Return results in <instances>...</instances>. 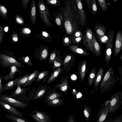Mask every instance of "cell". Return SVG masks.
Listing matches in <instances>:
<instances>
[{
    "mask_svg": "<svg viewBox=\"0 0 122 122\" xmlns=\"http://www.w3.org/2000/svg\"><path fill=\"white\" fill-rule=\"evenodd\" d=\"M56 22L57 24L60 25H61V22L60 19L58 18H56Z\"/></svg>",
    "mask_w": 122,
    "mask_h": 122,
    "instance_id": "cell-49",
    "label": "cell"
},
{
    "mask_svg": "<svg viewBox=\"0 0 122 122\" xmlns=\"http://www.w3.org/2000/svg\"><path fill=\"white\" fill-rule=\"evenodd\" d=\"M38 7L39 14L44 22L48 26H51L52 25L48 16L50 14L47 7L45 6L43 1L38 0Z\"/></svg>",
    "mask_w": 122,
    "mask_h": 122,
    "instance_id": "cell-7",
    "label": "cell"
},
{
    "mask_svg": "<svg viewBox=\"0 0 122 122\" xmlns=\"http://www.w3.org/2000/svg\"><path fill=\"white\" fill-rule=\"evenodd\" d=\"M114 33V30L110 29L107 34L108 39L106 43L105 57V61L107 65L108 64L111 58Z\"/></svg>",
    "mask_w": 122,
    "mask_h": 122,
    "instance_id": "cell-3",
    "label": "cell"
},
{
    "mask_svg": "<svg viewBox=\"0 0 122 122\" xmlns=\"http://www.w3.org/2000/svg\"><path fill=\"white\" fill-rule=\"evenodd\" d=\"M40 72L36 70H35L32 73H31L25 83L21 85L20 86L25 87L31 85L33 81L37 78Z\"/></svg>",
    "mask_w": 122,
    "mask_h": 122,
    "instance_id": "cell-25",
    "label": "cell"
},
{
    "mask_svg": "<svg viewBox=\"0 0 122 122\" xmlns=\"http://www.w3.org/2000/svg\"><path fill=\"white\" fill-rule=\"evenodd\" d=\"M49 87V86L46 87L45 86H44L39 88L35 94L30 97V98L31 99L34 100L45 97L46 93Z\"/></svg>",
    "mask_w": 122,
    "mask_h": 122,
    "instance_id": "cell-18",
    "label": "cell"
},
{
    "mask_svg": "<svg viewBox=\"0 0 122 122\" xmlns=\"http://www.w3.org/2000/svg\"><path fill=\"white\" fill-rule=\"evenodd\" d=\"M2 93L0 92V96L2 95Z\"/></svg>",
    "mask_w": 122,
    "mask_h": 122,
    "instance_id": "cell-60",
    "label": "cell"
},
{
    "mask_svg": "<svg viewBox=\"0 0 122 122\" xmlns=\"http://www.w3.org/2000/svg\"><path fill=\"white\" fill-rule=\"evenodd\" d=\"M13 40L15 41H17L18 40V39L17 37H14L13 38Z\"/></svg>",
    "mask_w": 122,
    "mask_h": 122,
    "instance_id": "cell-56",
    "label": "cell"
},
{
    "mask_svg": "<svg viewBox=\"0 0 122 122\" xmlns=\"http://www.w3.org/2000/svg\"><path fill=\"white\" fill-rule=\"evenodd\" d=\"M6 116L8 119H10L12 122H29L25 118L20 117L16 116L7 114Z\"/></svg>",
    "mask_w": 122,
    "mask_h": 122,
    "instance_id": "cell-30",
    "label": "cell"
},
{
    "mask_svg": "<svg viewBox=\"0 0 122 122\" xmlns=\"http://www.w3.org/2000/svg\"><path fill=\"white\" fill-rule=\"evenodd\" d=\"M81 93L80 92H78L76 94V97L77 99L81 98L82 96Z\"/></svg>",
    "mask_w": 122,
    "mask_h": 122,
    "instance_id": "cell-50",
    "label": "cell"
},
{
    "mask_svg": "<svg viewBox=\"0 0 122 122\" xmlns=\"http://www.w3.org/2000/svg\"><path fill=\"white\" fill-rule=\"evenodd\" d=\"M0 100L13 107L19 108L24 109L28 107V102L17 100L5 94L0 95Z\"/></svg>",
    "mask_w": 122,
    "mask_h": 122,
    "instance_id": "cell-4",
    "label": "cell"
},
{
    "mask_svg": "<svg viewBox=\"0 0 122 122\" xmlns=\"http://www.w3.org/2000/svg\"><path fill=\"white\" fill-rule=\"evenodd\" d=\"M90 0H86V2L87 6V7L88 9H89L90 8L91 5V1Z\"/></svg>",
    "mask_w": 122,
    "mask_h": 122,
    "instance_id": "cell-47",
    "label": "cell"
},
{
    "mask_svg": "<svg viewBox=\"0 0 122 122\" xmlns=\"http://www.w3.org/2000/svg\"><path fill=\"white\" fill-rule=\"evenodd\" d=\"M18 67L15 66H12L10 67V71L9 73L5 76H2L0 75V77L1 80L4 79L6 81L9 79H13L16 72H18L20 74H21V72L18 69Z\"/></svg>",
    "mask_w": 122,
    "mask_h": 122,
    "instance_id": "cell-22",
    "label": "cell"
},
{
    "mask_svg": "<svg viewBox=\"0 0 122 122\" xmlns=\"http://www.w3.org/2000/svg\"><path fill=\"white\" fill-rule=\"evenodd\" d=\"M30 88L21 89L20 85H19L17 86L16 89L12 91V94L9 96L13 98L20 101H30L31 99L27 98L25 94L26 92Z\"/></svg>",
    "mask_w": 122,
    "mask_h": 122,
    "instance_id": "cell-8",
    "label": "cell"
},
{
    "mask_svg": "<svg viewBox=\"0 0 122 122\" xmlns=\"http://www.w3.org/2000/svg\"><path fill=\"white\" fill-rule=\"evenodd\" d=\"M104 69L101 67L99 70L95 77L94 80V86L96 89H97L101 81L104 74Z\"/></svg>",
    "mask_w": 122,
    "mask_h": 122,
    "instance_id": "cell-27",
    "label": "cell"
},
{
    "mask_svg": "<svg viewBox=\"0 0 122 122\" xmlns=\"http://www.w3.org/2000/svg\"><path fill=\"white\" fill-rule=\"evenodd\" d=\"M48 55V52L47 49H44L40 52L35 55L36 59H38L41 62L42 61H45Z\"/></svg>",
    "mask_w": 122,
    "mask_h": 122,
    "instance_id": "cell-29",
    "label": "cell"
},
{
    "mask_svg": "<svg viewBox=\"0 0 122 122\" xmlns=\"http://www.w3.org/2000/svg\"><path fill=\"white\" fill-rule=\"evenodd\" d=\"M21 76L18 77L5 84H2V89L3 91H5L7 90H10L15 87L18 81L21 77Z\"/></svg>",
    "mask_w": 122,
    "mask_h": 122,
    "instance_id": "cell-24",
    "label": "cell"
},
{
    "mask_svg": "<svg viewBox=\"0 0 122 122\" xmlns=\"http://www.w3.org/2000/svg\"><path fill=\"white\" fill-rule=\"evenodd\" d=\"M23 32L24 33L28 34L30 33L31 31L29 29L27 28H25L23 29Z\"/></svg>",
    "mask_w": 122,
    "mask_h": 122,
    "instance_id": "cell-46",
    "label": "cell"
},
{
    "mask_svg": "<svg viewBox=\"0 0 122 122\" xmlns=\"http://www.w3.org/2000/svg\"><path fill=\"white\" fill-rule=\"evenodd\" d=\"M122 48V32L119 30L116 36L115 45L114 49L113 56H117L119 53Z\"/></svg>",
    "mask_w": 122,
    "mask_h": 122,
    "instance_id": "cell-15",
    "label": "cell"
},
{
    "mask_svg": "<svg viewBox=\"0 0 122 122\" xmlns=\"http://www.w3.org/2000/svg\"><path fill=\"white\" fill-rule=\"evenodd\" d=\"M46 1L49 4H51L53 5H56V4L58 1L56 0H47Z\"/></svg>",
    "mask_w": 122,
    "mask_h": 122,
    "instance_id": "cell-44",
    "label": "cell"
},
{
    "mask_svg": "<svg viewBox=\"0 0 122 122\" xmlns=\"http://www.w3.org/2000/svg\"><path fill=\"white\" fill-rule=\"evenodd\" d=\"M97 1L100 5L101 8L104 11H106L107 10V4L105 0H97Z\"/></svg>",
    "mask_w": 122,
    "mask_h": 122,
    "instance_id": "cell-38",
    "label": "cell"
},
{
    "mask_svg": "<svg viewBox=\"0 0 122 122\" xmlns=\"http://www.w3.org/2000/svg\"><path fill=\"white\" fill-rule=\"evenodd\" d=\"M18 60L19 61H21L23 62L30 66H32V64L30 57L28 56H22L19 58Z\"/></svg>",
    "mask_w": 122,
    "mask_h": 122,
    "instance_id": "cell-36",
    "label": "cell"
},
{
    "mask_svg": "<svg viewBox=\"0 0 122 122\" xmlns=\"http://www.w3.org/2000/svg\"><path fill=\"white\" fill-rule=\"evenodd\" d=\"M92 111L91 108L89 105H85L83 110V113L87 122H88L89 118Z\"/></svg>",
    "mask_w": 122,
    "mask_h": 122,
    "instance_id": "cell-32",
    "label": "cell"
},
{
    "mask_svg": "<svg viewBox=\"0 0 122 122\" xmlns=\"http://www.w3.org/2000/svg\"><path fill=\"white\" fill-rule=\"evenodd\" d=\"M64 42L67 45H68L71 42V40L69 38L67 37H66L64 39Z\"/></svg>",
    "mask_w": 122,
    "mask_h": 122,
    "instance_id": "cell-45",
    "label": "cell"
},
{
    "mask_svg": "<svg viewBox=\"0 0 122 122\" xmlns=\"http://www.w3.org/2000/svg\"><path fill=\"white\" fill-rule=\"evenodd\" d=\"M83 38L82 36L76 38L71 37V41L74 45H78L82 42Z\"/></svg>",
    "mask_w": 122,
    "mask_h": 122,
    "instance_id": "cell-39",
    "label": "cell"
},
{
    "mask_svg": "<svg viewBox=\"0 0 122 122\" xmlns=\"http://www.w3.org/2000/svg\"><path fill=\"white\" fill-rule=\"evenodd\" d=\"M4 30L6 32H7L8 31V27H5L4 29Z\"/></svg>",
    "mask_w": 122,
    "mask_h": 122,
    "instance_id": "cell-57",
    "label": "cell"
},
{
    "mask_svg": "<svg viewBox=\"0 0 122 122\" xmlns=\"http://www.w3.org/2000/svg\"><path fill=\"white\" fill-rule=\"evenodd\" d=\"M60 58L59 57L56 56L54 60L53 61L54 64L52 67L53 70L62 65V59Z\"/></svg>",
    "mask_w": 122,
    "mask_h": 122,
    "instance_id": "cell-33",
    "label": "cell"
},
{
    "mask_svg": "<svg viewBox=\"0 0 122 122\" xmlns=\"http://www.w3.org/2000/svg\"><path fill=\"white\" fill-rule=\"evenodd\" d=\"M120 58L121 59V60H122V54H121L120 55Z\"/></svg>",
    "mask_w": 122,
    "mask_h": 122,
    "instance_id": "cell-58",
    "label": "cell"
},
{
    "mask_svg": "<svg viewBox=\"0 0 122 122\" xmlns=\"http://www.w3.org/2000/svg\"><path fill=\"white\" fill-rule=\"evenodd\" d=\"M71 78L72 80H74L76 79V77L75 75H74L72 76Z\"/></svg>",
    "mask_w": 122,
    "mask_h": 122,
    "instance_id": "cell-53",
    "label": "cell"
},
{
    "mask_svg": "<svg viewBox=\"0 0 122 122\" xmlns=\"http://www.w3.org/2000/svg\"><path fill=\"white\" fill-rule=\"evenodd\" d=\"M83 33L81 31V30H79L74 32L72 35L71 37L73 38H76L82 36Z\"/></svg>",
    "mask_w": 122,
    "mask_h": 122,
    "instance_id": "cell-42",
    "label": "cell"
},
{
    "mask_svg": "<svg viewBox=\"0 0 122 122\" xmlns=\"http://www.w3.org/2000/svg\"><path fill=\"white\" fill-rule=\"evenodd\" d=\"M76 59V57L71 54L66 55L62 61L63 70L69 72L74 65Z\"/></svg>",
    "mask_w": 122,
    "mask_h": 122,
    "instance_id": "cell-13",
    "label": "cell"
},
{
    "mask_svg": "<svg viewBox=\"0 0 122 122\" xmlns=\"http://www.w3.org/2000/svg\"><path fill=\"white\" fill-rule=\"evenodd\" d=\"M94 34L91 29L86 27L83 33L82 43L86 49L92 53V40Z\"/></svg>",
    "mask_w": 122,
    "mask_h": 122,
    "instance_id": "cell-6",
    "label": "cell"
},
{
    "mask_svg": "<svg viewBox=\"0 0 122 122\" xmlns=\"http://www.w3.org/2000/svg\"><path fill=\"white\" fill-rule=\"evenodd\" d=\"M96 1V0H92L91 1L90 8L92 13L93 15L98 12Z\"/></svg>",
    "mask_w": 122,
    "mask_h": 122,
    "instance_id": "cell-37",
    "label": "cell"
},
{
    "mask_svg": "<svg viewBox=\"0 0 122 122\" xmlns=\"http://www.w3.org/2000/svg\"><path fill=\"white\" fill-rule=\"evenodd\" d=\"M97 72V69L94 67L92 68L89 73L88 82L90 86H92L93 84L94 83V80Z\"/></svg>",
    "mask_w": 122,
    "mask_h": 122,
    "instance_id": "cell-31",
    "label": "cell"
},
{
    "mask_svg": "<svg viewBox=\"0 0 122 122\" xmlns=\"http://www.w3.org/2000/svg\"><path fill=\"white\" fill-rule=\"evenodd\" d=\"M110 100L104 103L99 109L97 122H103L106 119L109 112Z\"/></svg>",
    "mask_w": 122,
    "mask_h": 122,
    "instance_id": "cell-10",
    "label": "cell"
},
{
    "mask_svg": "<svg viewBox=\"0 0 122 122\" xmlns=\"http://www.w3.org/2000/svg\"><path fill=\"white\" fill-rule=\"evenodd\" d=\"M63 70V67L57 68L53 70L47 81V83H50L54 81L61 74Z\"/></svg>",
    "mask_w": 122,
    "mask_h": 122,
    "instance_id": "cell-23",
    "label": "cell"
},
{
    "mask_svg": "<svg viewBox=\"0 0 122 122\" xmlns=\"http://www.w3.org/2000/svg\"><path fill=\"white\" fill-rule=\"evenodd\" d=\"M31 74H30L22 76L21 77L18 81L15 87H17L19 85H20V86L21 85L25 83Z\"/></svg>",
    "mask_w": 122,
    "mask_h": 122,
    "instance_id": "cell-35",
    "label": "cell"
},
{
    "mask_svg": "<svg viewBox=\"0 0 122 122\" xmlns=\"http://www.w3.org/2000/svg\"><path fill=\"white\" fill-rule=\"evenodd\" d=\"M122 93L118 92L112 94L110 100L109 112H114L122 104Z\"/></svg>",
    "mask_w": 122,
    "mask_h": 122,
    "instance_id": "cell-5",
    "label": "cell"
},
{
    "mask_svg": "<svg viewBox=\"0 0 122 122\" xmlns=\"http://www.w3.org/2000/svg\"><path fill=\"white\" fill-rule=\"evenodd\" d=\"M56 88H51L50 90L47 94L45 97V102L50 101L56 98H59L62 96L61 93L58 92L56 91Z\"/></svg>",
    "mask_w": 122,
    "mask_h": 122,
    "instance_id": "cell-21",
    "label": "cell"
},
{
    "mask_svg": "<svg viewBox=\"0 0 122 122\" xmlns=\"http://www.w3.org/2000/svg\"></svg>",
    "mask_w": 122,
    "mask_h": 122,
    "instance_id": "cell-61",
    "label": "cell"
},
{
    "mask_svg": "<svg viewBox=\"0 0 122 122\" xmlns=\"http://www.w3.org/2000/svg\"><path fill=\"white\" fill-rule=\"evenodd\" d=\"M1 10L4 13H6L7 12V10L6 8L4 6H1L0 7Z\"/></svg>",
    "mask_w": 122,
    "mask_h": 122,
    "instance_id": "cell-48",
    "label": "cell"
},
{
    "mask_svg": "<svg viewBox=\"0 0 122 122\" xmlns=\"http://www.w3.org/2000/svg\"><path fill=\"white\" fill-rule=\"evenodd\" d=\"M0 63L2 67H6L8 69L12 66L20 67L24 66V64L17 60L15 57L4 54H0Z\"/></svg>",
    "mask_w": 122,
    "mask_h": 122,
    "instance_id": "cell-2",
    "label": "cell"
},
{
    "mask_svg": "<svg viewBox=\"0 0 122 122\" xmlns=\"http://www.w3.org/2000/svg\"><path fill=\"white\" fill-rule=\"evenodd\" d=\"M76 1L80 18L81 25L83 27L86 25V23L87 16L86 11L83 8V3L81 0H76Z\"/></svg>",
    "mask_w": 122,
    "mask_h": 122,
    "instance_id": "cell-12",
    "label": "cell"
},
{
    "mask_svg": "<svg viewBox=\"0 0 122 122\" xmlns=\"http://www.w3.org/2000/svg\"><path fill=\"white\" fill-rule=\"evenodd\" d=\"M70 50L77 55L88 56L90 54L83 47L75 45H71L69 46Z\"/></svg>",
    "mask_w": 122,
    "mask_h": 122,
    "instance_id": "cell-20",
    "label": "cell"
},
{
    "mask_svg": "<svg viewBox=\"0 0 122 122\" xmlns=\"http://www.w3.org/2000/svg\"><path fill=\"white\" fill-rule=\"evenodd\" d=\"M56 56V53L54 51L51 53L50 56L49 60V63L50 64L53 63V61Z\"/></svg>",
    "mask_w": 122,
    "mask_h": 122,
    "instance_id": "cell-41",
    "label": "cell"
},
{
    "mask_svg": "<svg viewBox=\"0 0 122 122\" xmlns=\"http://www.w3.org/2000/svg\"><path fill=\"white\" fill-rule=\"evenodd\" d=\"M29 115L36 122H52L51 117L43 111L35 110Z\"/></svg>",
    "mask_w": 122,
    "mask_h": 122,
    "instance_id": "cell-9",
    "label": "cell"
},
{
    "mask_svg": "<svg viewBox=\"0 0 122 122\" xmlns=\"http://www.w3.org/2000/svg\"><path fill=\"white\" fill-rule=\"evenodd\" d=\"M65 100L61 98H57L46 102V103L49 106L55 107L63 105L64 103Z\"/></svg>",
    "mask_w": 122,
    "mask_h": 122,
    "instance_id": "cell-28",
    "label": "cell"
},
{
    "mask_svg": "<svg viewBox=\"0 0 122 122\" xmlns=\"http://www.w3.org/2000/svg\"><path fill=\"white\" fill-rule=\"evenodd\" d=\"M75 116L74 115H70L67 118V122H76L74 120Z\"/></svg>",
    "mask_w": 122,
    "mask_h": 122,
    "instance_id": "cell-43",
    "label": "cell"
},
{
    "mask_svg": "<svg viewBox=\"0 0 122 122\" xmlns=\"http://www.w3.org/2000/svg\"><path fill=\"white\" fill-rule=\"evenodd\" d=\"M2 84L1 80L0 77V92L1 93H2L3 92L2 89Z\"/></svg>",
    "mask_w": 122,
    "mask_h": 122,
    "instance_id": "cell-51",
    "label": "cell"
},
{
    "mask_svg": "<svg viewBox=\"0 0 122 122\" xmlns=\"http://www.w3.org/2000/svg\"><path fill=\"white\" fill-rule=\"evenodd\" d=\"M88 61L85 60L81 61L78 66V72L79 79L82 82L84 79L85 74L87 72L88 67L87 64Z\"/></svg>",
    "mask_w": 122,
    "mask_h": 122,
    "instance_id": "cell-14",
    "label": "cell"
},
{
    "mask_svg": "<svg viewBox=\"0 0 122 122\" xmlns=\"http://www.w3.org/2000/svg\"><path fill=\"white\" fill-rule=\"evenodd\" d=\"M92 53L97 56L100 57L101 56L102 46L98 42L94 35L92 40Z\"/></svg>",
    "mask_w": 122,
    "mask_h": 122,
    "instance_id": "cell-19",
    "label": "cell"
},
{
    "mask_svg": "<svg viewBox=\"0 0 122 122\" xmlns=\"http://www.w3.org/2000/svg\"><path fill=\"white\" fill-rule=\"evenodd\" d=\"M17 21L19 23H23L22 21L19 18H17L16 19Z\"/></svg>",
    "mask_w": 122,
    "mask_h": 122,
    "instance_id": "cell-54",
    "label": "cell"
},
{
    "mask_svg": "<svg viewBox=\"0 0 122 122\" xmlns=\"http://www.w3.org/2000/svg\"><path fill=\"white\" fill-rule=\"evenodd\" d=\"M30 15L31 21L33 24H35L36 21V5L35 0H32L31 3Z\"/></svg>",
    "mask_w": 122,
    "mask_h": 122,
    "instance_id": "cell-26",
    "label": "cell"
},
{
    "mask_svg": "<svg viewBox=\"0 0 122 122\" xmlns=\"http://www.w3.org/2000/svg\"><path fill=\"white\" fill-rule=\"evenodd\" d=\"M43 36L45 37H47L48 36V34L45 31H43L42 33Z\"/></svg>",
    "mask_w": 122,
    "mask_h": 122,
    "instance_id": "cell-52",
    "label": "cell"
},
{
    "mask_svg": "<svg viewBox=\"0 0 122 122\" xmlns=\"http://www.w3.org/2000/svg\"><path fill=\"white\" fill-rule=\"evenodd\" d=\"M119 79V77L115 74L113 67H111L106 72L100 85V92L103 93L107 91H110Z\"/></svg>",
    "mask_w": 122,
    "mask_h": 122,
    "instance_id": "cell-1",
    "label": "cell"
},
{
    "mask_svg": "<svg viewBox=\"0 0 122 122\" xmlns=\"http://www.w3.org/2000/svg\"><path fill=\"white\" fill-rule=\"evenodd\" d=\"M68 78L67 76L61 77L60 81L61 83L56 84L54 86L55 88H58L61 91L65 93L66 95L67 93V91L69 87Z\"/></svg>",
    "mask_w": 122,
    "mask_h": 122,
    "instance_id": "cell-17",
    "label": "cell"
},
{
    "mask_svg": "<svg viewBox=\"0 0 122 122\" xmlns=\"http://www.w3.org/2000/svg\"><path fill=\"white\" fill-rule=\"evenodd\" d=\"M106 28L103 25L98 23H95L94 30L99 42L101 43L102 38L106 34Z\"/></svg>",
    "mask_w": 122,
    "mask_h": 122,
    "instance_id": "cell-16",
    "label": "cell"
},
{
    "mask_svg": "<svg viewBox=\"0 0 122 122\" xmlns=\"http://www.w3.org/2000/svg\"><path fill=\"white\" fill-rule=\"evenodd\" d=\"M49 70L40 72L37 77L36 82L40 81L43 80L48 75Z\"/></svg>",
    "mask_w": 122,
    "mask_h": 122,
    "instance_id": "cell-34",
    "label": "cell"
},
{
    "mask_svg": "<svg viewBox=\"0 0 122 122\" xmlns=\"http://www.w3.org/2000/svg\"><path fill=\"white\" fill-rule=\"evenodd\" d=\"M74 95H76V91L75 90V89L73 90L71 92Z\"/></svg>",
    "mask_w": 122,
    "mask_h": 122,
    "instance_id": "cell-55",
    "label": "cell"
},
{
    "mask_svg": "<svg viewBox=\"0 0 122 122\" xmlns=\"http://www.w3.org/2000/svg\"><path fill=\"white\" fill-rule=\"evenodd\" d=\"M118 0H113L112 1L114 2H116L118 1Z\"/></svg>",
    "mask_w": 122,
    "mask_h": 122,
    "instance_id": "cell-59",
    "label": "cell"
},
{
    "mask_svg": "<svg viewBox=\"0 0 122 122\" xmlns=\"http://www.w3.org/2000/svg\"><path fill=\"white\" fill-rule=\"evenodd\" d=\"M0 105L4 109L11 115L17 116L20 117L24 118L23 112H20L17 110L14 107L10 106L4 101L0 100Z\"/></svg>",
    "mask_w": 122,
    "mask_h": 122,
    "instance_id": "cell-11",
    "label": "cell"
},
{
    "mask_svg": "<svg viewBox=\"0 0 122 122\" xmlns=\"http://www.w3.org/2000/svg\"><path fill=\"white\" fill-rule=\"evenodd\" d=\"M103 122H122V116L121 115L116 117L113 120L109 118L107 120L104 121Z\"/></svg>",
    "mask_w": 122,
    "mask_h": 122,
    "instance_id": "cell-40",
    "label": "cell"
}]
</instances>
